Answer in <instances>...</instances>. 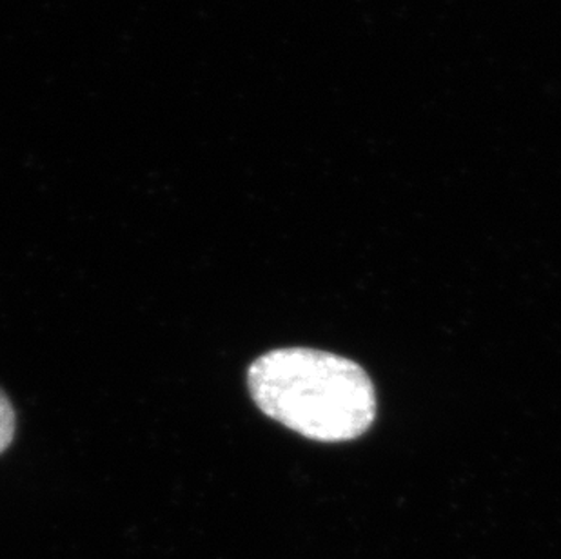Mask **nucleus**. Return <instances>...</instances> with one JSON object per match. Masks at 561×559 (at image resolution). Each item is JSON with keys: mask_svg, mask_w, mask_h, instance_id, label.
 <instances>
[{"mask_svg": "<svg viewBox=\"0 0 561 559\" xmlns=\"http://www.w3.org/2000/svg\"><path fill=\"white\" fill-rule=\"evenodd\" d=\"M16 418L10 398L0 389V454L10 447L15 438Z\"/></svg>", "mask_w": 561, "mask_h": 559, "instance_id": "2", "label": "nucleus"}, {"mask_svg": "<svg viewBox=\"0 0 561 559\" xmlns=\"http://www.w3.org/2000/svg\"><path fill=\"white\" fill-rule=\"evenodd\" d=\"M265 417L317 442H350L371 427L375 387L360 365L314 349H276L248 370Z\"/></svg>", "mask_w": 561, "mask_h": 559, "instance_id": "1", "label": "nucleus"}]
</instances>
